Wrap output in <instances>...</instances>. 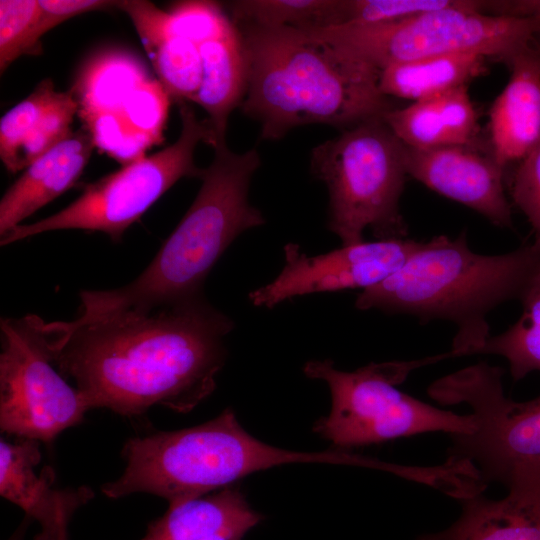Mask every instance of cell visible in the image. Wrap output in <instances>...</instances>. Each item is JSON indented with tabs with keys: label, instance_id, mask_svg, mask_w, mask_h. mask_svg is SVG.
Returning a JSON list of instances; mask_svg holds the SVG:
<instances>
[{
	"label": "cell",
	"instance_id": "5bb4252c",
	"mask_svg": "<svg viewBox=\"0 0 540 540\" xmlns=\"http://www.w3.org/2000/svg\"><path fill=\"white\" fill-rule=\"evenodd\" d=\"M407 175L502 229L513 228L505 168L480 147L415 148L405 145Z\"/></svg>",
	"mask_w": 540,
	"mask_h": 540
},
{
	"label": "cell",
	"instance_id": "484cf974",
	"mask_svg": "<svg viewBox=\"0 0 540 540\" xmlns=\"http://www.w3.org/2000/svg\"><path fill=\"white\" fill-rule=\"evenodd\" d=\"M340 0H242L231 3L235 24L316 29L335 26Z\"/></svg>",
	"mask_w": 540,
	"mask_h": 540
},
{
	"label": "cell",
	"instance_id": "1f68e13d",
	"mask_svg": "<svg viewBox=\"0 0 540 540\" xmlns=\"http://www.w3.org/2000/svg\"><path fill=\"white\" fill-rule=\"evenodd\" d=\"M481 14L507 19H540V0H482Z\"/></svg>",
	"mask_w": 540,
	"mask_h": 540
},
{
	"label": "cell",
	"instance_id": "9c48e42d",
	"mask_svg": "<svg viewBox=\"0 0 540 540\" xmlns=\"http://www.w3.org/2000/svg\"><path fill=\"white\" fill-rule=\"evenodd\" d=\"M179 112L182 128L173 144L87 184L75 201L57 213L20 224L0 236V245L66 229L99 231L114 242L120 241L125 231L178 180L200 179L203 173L194 163V152L200 142L211 144L207 119H198L186 102H179Z\"/></svg>",
	"mask_w": 540,
	"mask_h": 540
},
{
	"label": "cell",
	"instance_id": "7c38bea8",
	"mask_svg": "<svg viewBox=\"0 0 540 540\" xmlns=\"http://www.w3.org/2000/svg\"><path fill=\"white\" fill-rule=\"evenodd\" d=\"M72 92L95 146L124 165L161 139L169 96L132 55L107 51L91 58Z\"/></svg>",
	"mask_w": 540,
	"mask_h": 540
},
{
	"label": "cell",
	"instance_id": "ba28073f",
	"mask_svg": "<svg viewBox=\"0 0 540 540\" xmlns=\"http://www.w3.org/2000/svg\"><path fill=\"white\" fill-rule=\"evenodd\" d=\"M304 31L380 71L392 64L457 53L482 54L506 64L534 42L540 33V19H507L445 9L390 23Z\"/></svg>",
	"mask_w": 540,
	"mask_h": 540
},
{
	"label": "cell",
	"instance_id": "e575fe53",
	"mask_svg": "<svg viewBox=\"0 0 540 540\" xmlns=\"http://www.w3.org/2000/svg\"><path fill=\"white\" fill-rule=\"evenodd\" d=\"M536 45H537V47H538V49L540 51V43H536Z\"/></svg>",
	"mask_w": 540,
	"mask_h": 540
},
{
	"label": "cell",
	"instance_id": "d6986e66",
	"mask_svg": "<svg viewBox=\"0 0 540 540\" xmlns=\"http://www.w3.org/2000/svg\"><path fill=\"white\" fill-rule=\"evenodd\" d=\"M95 144L83 126L25 168L0 201V236L72 187Z\"/></svg>",
	"mask_w": 540,
	"mask_h": 540
},
{
	"label": "cell",
	"instance_id": "5b68a950",
	"mask_svg": "<svg viewBox=\"0 0 540 540\" xmlns=\"http://www.w3.org/2000/svg\"><path fill=\"white\" fill-rule=\"evenodd\" d=\"M123 474L102 486L109 498L149 493L169 507L233 485L249 474L290 463H331L325 452H297L250 435L226 408L197 426L127 440Z\"/></svg>",
	"mask_w": 540,
	"mask_h": 540
},
{
	"label": "cell",
	"instance_id": "7402d4cb",
	"mask_svg": "<svg viewBox=\"0 0 540 540\" xmlns=\"http://www.w3.org/2000/svg\"><path fill=\"white\" fill-rule=\"evenodd\" d=\"M261 519L233 484L169 507L141 540H242Z\"/></svg>",
	"mask_w": 540,
	"mask_h": 540
},
{
	"label": "cell",
	"instance_id": "cb8c5ba5",
	"mask_svg": "<svg viewBox=\"0 0 540 540\" xmlns=\"http://www.w3.org/2000/svg\"><path fill=\"white\" fill-rule=\"evenodd\" d=\"M490 58L477 53L446 54L389 65L379 72V90L411 102L468 86L487 71Z\"/></svg>",
	"mask_w": 540,
	"mask_h": 540
},
{
	"label": "cell",
	"instance_id": "44dd1931",
	"mask_svg": "<svg viewBox=\"0 0 540 540\" xmlns=\"http://www.w3.org/2000/svg\"><path fill=\"white\" fill-rule=\"evenodd\" d=\"M134 24L139 38L169 97L178 102L193 101L203 75L199 46L177 35L169 11L148 1H119Z\"/></svg>",
	"mask_w": 540,
	"mask_h": 540
},
{
	"label": "cell",
	"instance_id": "d6a6232c",
	"mask_svg": "<svg viewBox=\"0 0 540 540\" xmlns=\"http://www.w3.org/2000/svg\"><path fill=\"white\" fill-rule=\"evenodd\" d=\"M26 522L27 521L23 522L20 528L13 534V536L9 540H22L23 534L27 528Z\"/></svg>",
	"mask_w": 540,
	"mask_h": 540
},
{
	"label": "cell",
	"instance_id": "4fadbf2b",
	"mask_svg": "<svg viewBox=\"0 0 540 540\" xmlns=\"http://www.w3.org/2000/svg\"><path fill=\"white\" fill-rule=\"evenodd\" d=\"M411 238L362 242L316 256H308L294 243L284 247L285 266L270 283L249 293L256 307L273 308L293 297L367 289L383 281L421 247Z\"/></svg>",
	"mask_w": 540,
	"mask_h": 540
},
{
	"label": "cell",
	"instance_id": "277c9868",
	"mask_svg": "<svg viewBox=\"0 0 540 540\" xmlns=\"http://www.w3.org/2000/svg\"><path fill=\"white\" fill-rule=\"evenodd\" d=\"M212 147L214 157L203 169L195 200L152 262L125 286L81 291L79 318L149 312L202 296L207 275L229 245L265 223L248 199L251 178L261 163L257 150L235 153L225 138Z\"/></svg>",
	"mask_w": 540,
	"mask_h": 540
},
{
	"label": "cell",
	"instance_id": "4316f807",
	"mask_svg": "<svg viewBox=\"0 0 540 540\" xmlns=\"http://www.w3.org/2000/svg\"><path fill=\"white\" fill-rule=\"evenodd\" d=\"M49 30L39 0H1V74L19 57L40 52V39Z\"/></svg>",
	"mask_w": 540,
	"mask_h": 540
},
{
	"label": "cell",
	"instance_id": "836d02e7",
	"mask_svg": "<svg viewBox=\"0 0 540 540\" xmlns=\"http://www.w3.org/2000/svg\"><path fill=\"white\" fill-rule=\"evenodd\" d=\"M536 40L540 43V33L537 35Z\"/></svg>",
	"mask_w": 540,
	"mask_h": 540
},
{
	"label": "cell",
	"instance_id": "9a60e30c",
	"mask_svg": "<svg viewBox=\"0 0 540 540\" xmlns=\"http://www.w3.org/2000/svg\"><path fill=\"white\" fill-rule=\"evenodd\" d=\"M41 460L39 443L21 439L17 443L0 442V494L19 506L29 519L36 520L41 531L34 540H67L68 525L74 512L93 497L87 487L57 490L50 467L36 474Z\"/></svg>",
	"mask_w": 540,
	"mask_h": 540
},
{
	"label": "cell",
	"instance_id": "4dcf8cb0",
	"mask_svg": "<svg viewBox=\"0 0 540 540\" xmlns=\"http://www.w3.org/2000/svg\"><path fill=\"white\" fill-rule=\"evenodd\" d=\"M39 3L44 11L49 26L53 29L62 22L77 15L95 10L117 7L119 1L39 0Z\"/></svg>",
	"mask_w": 540,
	"mask_h": 540
},
{
	"label": "cell",
	"instance_id": "6da1fadb",
	"mask_svg": "<svg viewBox=\"0 0 540 540\" xmlns=\"http://www.w3.org/2000/svg\"><path fill=\"white\" fill-rule=\"evenodd\" d=\"M233 320L204 296L149 312L43 322L57 370L89 409L132 417L155 405L188 413L216 388Z\"/></svg>",
	"mask_w": 540,
	"mask_h": 540
},
{
	"label": "cell",
	"instance_id": "f546056e",
	"mask_svg": "<svg viewBox=\"0 0 540 540\" xmlns=\"http://www.w3.org/2000/svg\"><path fill=\"white\" fill-rule=\"evenodd\" d=\"M508 186L511 201L540 237V142L517 163Z\"/></svg>",
	"mask_w": 540,
	"mask_h": 540
},
{
	"label": "cell",
	"instance_id": "83f0119b",
	"mask_svg": "<svg viewBox=\"0 0 540 540\" xmlns=\"http://www.w3.org/2000/svg\"><path fill=\"white\" fill-rule=\"evenodd\" d=\"M445 9L479 13L480 0H341L335 26L390 23Z\"/></svg>",
	"mask_w": 540,
	"mask_h": 540
},
{
	"label": "cell",
	"instance_id": "2e32d148",
	"mask_svg": "<svg viewBox=\"0 0 540 540\" xmlns=\"http://www.w3.org/2000/svg\"><path fill=\"white\" fill-rule=\"evenodd\" d=\"M506 65L509 80L489 112L490 152L505 169L540 142V51L535 40Z\"/></svg>",
	"mask_w": 540,
	"mask_h": 540
},
{
	"label": "cell",
	"instance_id": "603a6c76",
	"mask_svg": "<svg viewBox=\"0 0 540 540\" xmlns=\"http://www.w3.org/2000/svg\"><path fill=\"white\" fill-rule=\"evenodd\" d=\"M203 75L194 102L208 114L212 142L225 138L231 112L247 89V60L241 32L232 23L219 36L199 45Z\"/></svg>",
	"mask_w": 540,
	"mask_h": 540
},
{
	"label": "cell",
	"instance_id": "30bf717a",
	"mask_svg": "<svg viewBox=\"0 0 540 540\" xmlns=\"http://www.w3.org/2000/svg\"><path fill=\"white\" fill-rule=\"evenodd\" d=\"M441 404H467L475 430L452 436L449 460L466 462L482 482L540 469V396L517 402L505 396L502 370L485 362L444 376L428 389Z\"/></svg>",
	"mask_w": 540,
	"mask_h": 540
},
{
	"label": "cell",
	"instance_id": "8992f818",
	"mask_svg": "<svg viewBox=\"0 0 540 540\" xmlns=\"http://www.w3.org/2000/svg\"><path fill=\"white\" fill-rule=\"evenodd\" d=\"M311 172L329 192L328 229L342 246L364 242L370 229L377 240L408 238L400 211L407 171L405 144L384 121L373 118L316 146Z\"/></svg>",
	"mask_w": 540,
	"mask_h": 540
},
{
	"label": "cell",
	"instance_id": "ac0fdd59",
	"mask_svg": "<svg viewBox=\"0 0 540 540\" xmlns=\"http://www.w3.org/2000/svg\"><path fill=\"white\" fill-rule=\"evenodd\" d=\"M77 112L72 91H56L49 79L39 83L1 118L0 158L5 168L12 173L25 169L66 139Z\"/></svg>",
	"mask_w": 540,
	"mask_h": 540
},
{
	"label": "cell",
	"instance_id": "e0dca14e",
	"mask_svg": "<svg viewBox=\"0 0 540 540\" xmlns=\"http://www.w3.org/2000/svg\"><path fill=\"white\" fill-rule=\"evenodd\" d=\"M499 500L474 493L462 498L460 517L447 529L416 540H540V470L519 473Z\"/></svg>",
	"mask_w": 540,
	"mask_h": 540
},
{
	"label": "cell",
	"instance_id": "8fae6325",
	"mask_svg": "<svg viewBox=\"0 0 540 540\" xmlns=\"http://www.w3.org/2000/svg\"><path fill=\"white\" fill-rule=\"evenodd\" d=\"M43 321L34 314L1 318L0 427L22 439L51 442L89 408L54 368Z\"/></svg>",
	"mask_w": 540,
	"mask_h": 540
},
{
	"label": "cell",
	"instance_id": "d590c367",
	"mask_svg": "<svg viewBox=\"0 0 540 540\" xmlns=\"http://www.w3.org/2000/svg\"><path fill=\"white\" fill-rule=\"evenodd\" d=\"M68 540V539H67Z\"/></svg>",
	"mask_w": 540,
	"mask_h": 540
},
{
	"label": "cell",
	"instance_id": "f1b7e54d",
	"mask_svg": "<svg viewBox=\"0 0 540 540\" xmlns=\"http://www.w3.org/2000/svg\"><path fill=\"white\" fill-rule=\"evenodd\" d=\"M173 31L198 46L222 34L232 23L221 6L211 1H185L168 10Z\"/></svg>",
	"mask_w": 540,
	"mask_h": 540
},
{
	"label": "cell",
	"instance_id": "d4e9b609",
	"mask_svg": "<svg viewBox=\"0 0 540 540\" xmlns=\"http://www.w3.org/2000/svg\"><path fill=\"white\" fill-rule=\"evenodd\" d=\"M519 301L522 304L519 319L506 331L490 336L478 351L504 357L514 381L531 372H540V267Z\"/></svg>",
	"mask_w": 540,
	"mask_h": 540
},
{
	"label": "cell",
	"instance_id": "3957f363",
	"mask_svg": "<svg viewBox=\"0 0 540 540\" xmlns=\"http://www.w3.org/2000/svg\"><path fill=\"white\" fill-rule=\"evenodd\" d=\"M540 267V237L496 255L474 252L466 232L423 242L404 264L355 300L359 310L407 314L421 323L452 322L457 327L451 357L477 354L490 337L488 314L520 300Z\"/></svg>",
	"mask_w": 540,
	"mask_h": 540
},
{
	"label": "cell",
	"instance_id": "7a4b0ae2",
	"mask_svg": "<svg viewBox=\"0 0 540 540\" xmlns=\"http://www.w3.org/2000/svg\"><path fill=\"white\" fill-rule=\"evenodd\" d=\"M247 60L242 111L279 140L308 124L342 130L394 108L379 90V70L293 27L236 24Z\"/></svg>",
	"mask_w": 540,
	"mask_h": 540
},
{
	"label": "cell",
	"instance_id": "ffe728a7",
	"mask_svg": "<svg viewBox=\"0 0 540 540\" xmlns=\"http://www.w3.org/2000/svg\"><path fill=\"white\" fill-rule=\"evenodd\" d=\"M384 121L409 147H480L479 115L468 86L394 107L384 115Z\"/></svg>",
	"mask_w": 540,
	"mask_h": 540
},
{
	"label": "cell",
	"instance_id": "52a82bcc",
	"mask_svg": "<svg viewBox=\"0 0 540 540\" xmlns=\"http://www.w3.org/2000/svg\"><path fill=\"white\" fill-rule=\"evenodd\" d=\"M439 357L408 362L371 363L352 372L332 360H311L303 368L311 379L325 381L331 411L313 428L340 448L358 447L427 432L467 435L475 430L471 414L460 415L422 402L396 388L408 373Z\"/></svg>",
	"mask_w": 540,
	"mask_h": 540
}]
</instances>
